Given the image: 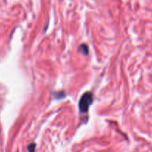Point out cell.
<instances>
[{"mask_svg": "<svg viewBox=\"0 0 152 152\" xmlns=\"http://www.w3.org/2000/svg\"><path fill=\"white\" fill-rule=\"evenodd\" d=\"M92 103V94L89 92L83 94V96L79 101L78 107L79 110L81 113H86L88 111L89 106Z\"/></svg>", "mask_w": 152, "mask_h": 152, "instance_id": "1", "label": "cell"}, {"mask_svg": "<svg viewBox=\"0 0 152 152\" xmlns=\"http://www.w3.org/2000/svg\"><path fill=\"white\" fill-rule=\"evenodd\" d=\"M79 50H80V51H81L84 55L88 54V48H87V47L85 45H81L80 46V48H79Z\"/></svg>", "mask_w": 152, "mask_h": 152, "instance_id": "2", "label": "cell"}, {"mask_svg": "<svg viewBox=\"0 0 152 152\" xmlns=\"http://www.w3.org/2000/svg\"><path fill=\"white\" fill-rule=\"evenodd\" d=\"M35 148H36L35 143L30 144V145L28 146V152H35Z\"/></svg>", "mask_w": 152, "mask_h": 152, "instance_id": "3", "label": "cell"}]
</instances>
